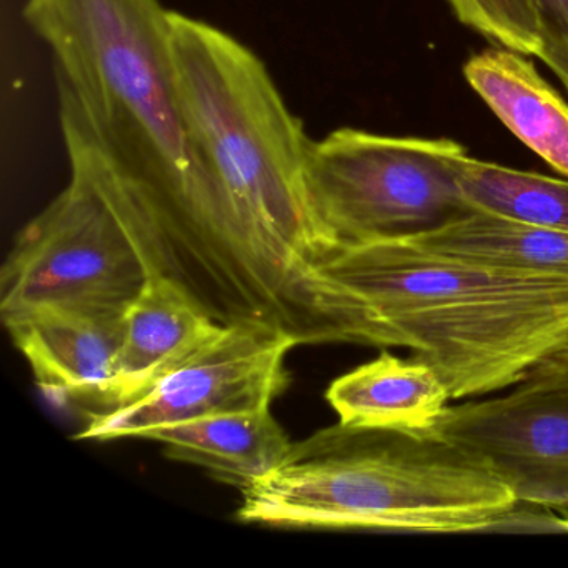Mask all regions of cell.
<instances>
[{"label": "cell", "instance_id": "6da1fadb", "mask_svg": "<svg viewBox=\"0 0 568 568\" xmlns=\"http://www.w3.org/2000/svg\"><path fill=\"white\" fill-rule=\"evenodd\" d=\"M94 135L72 151L124 221L152 274L184 288L219 324L285 334L291 312L262 268L205 161L179 89L171 11L161 0H26Z\"/></svg>", "mask_w": 568, "mask_h": 568}, {"label": "cell", "instance_id": "7a4b0ae2", "mask_svg": "<svg viewBox=\"0 0 568 568\" xmlns=\"http://www.w3.org/2000/svg\"><path fill=\"white\" fill-rule=\"evenodd\" d=\"M314 291L328 344L408 348L452 398L521 384L568 345V277L487 267L408 239L332 245Z\"/></svg>", "mask_w": 568, "mask_h": 568}, {"label": "cell", "instance_id": "3957f363", "mask_svg": "<svg viewBox=\"0 0 568 568\" xmlns=\"http://www.w3.org/2000/svg\"><path fill=\"white\" fill-rule=\"evenodd\" d=\"M179 89L195 141L262 268L301 332L327 344L314 267L328 244L312 211V139L254 51L222 29L171 11Z\"/></svg>", "mask_w": 568, "mask_h": 568}, {"label": "cell", "instance_id": "277c9868", "mask_svg": "<svg viewBox=\"0 0 568 568\" xmlns=\"http://www.w3.org/2000/svg\"><path fill=\"white\" fill-rule=\"evenodd\" d=\"M242 491L244 524L288 530L480 534L517 501L475 455L425 432L332 425Z\"/></svg>", "mask_w": 568, "mask_h": 568}, {"label": "cell", "instance_id": "5b68a950", "mask_svg": "<svg viewBox=\"0 0 568 568\" xmlns=\"http://www.w3.org/2000/svg\"><path fill=\"white\" fill-rule=\"evenodd\" d=\"M467 149L450 139L344 128L312 141L307 187L328 247L404 241L471 211L458 184Z\"/></svg>", "mask_w": 568, "mask_h": 568}, {"label": "cell", "instance_id": "8992f818", "mask_svg": "<svg viewBox=\"0 0 568 568\" xmlns=\"http://www.w3.org/2000/svg\"><path fill=\"white\" fill-rule=\"evenodd\" d=\"M124 221L88 172L22 229L0 278V315L44 307H128L152 277Z\"/></svg>", "mask_w": 568, "mask_h": 568}, {"label": "cell", "instance_id": "52a82bcc", "mask_svg": "<svg viewBox=\"0 0 568 568\" xmlns=\"http://www.w3.org/2000/svg\"><path fill=\"white\" fill-rule=\"evenodd\" d=\"M297 345L294 337L272 325H224L201 351L128 404L89 415L75 438H141L164 425L271 407L291 384L285 361Z\"/></svg>", "mask_w": 568, "mask_h": 568}, {"label": "cell", "instance_id": "ba28073f", "mask_svg": "<svg viewBox=\"0 0 568 568\" xmlns=\"http://www.w3.org/2000/svg\"><path fill=\"white\" fill-rule=\"evenodd\" d=\"M430 434L475 455L517 500L568 507V392L517 385L448 407Z\"/></svg>", "mask_w": 568, "mask_h": 568}, {"label": "cell", "instance_id": "9c48e42d", "mask_svg": "<svg viewBox=\"0 0 568 568\" xmlns=\"http://www.w3.org/2000/svg\"><path fill=\"white\" fill-rule=\"evenodd\" d=\"M125 308L44 307L4 325L52 402L91 410L114 377Z\"/></svg>", "mask_w": 568, "mask_h": 568}, {"label": "cell", "instance_id": "30bf717a", "mask_svg": "<svg viewBox=\"0 0 568 568\" xmlns=\"http://www.w3.org/2000/svg\"><path fill=\"white\" fill-rule=\"evenodd\" d=\"M219 324L171 278L152 275L124 315L114 377L89 415L128 404L212 341Z\"/></svg>", "mask_w": 568, "mask_h": 568}, {"label": "cell", "instance_id": "8fae6325", "mask_svg": "<svg viewBox=\"0 0 568 568\" xmlns=\"http://www.w3.org/2000/svg\"><path fill=\"white\" fill-rule=\"evenodd\" d=\"M325 397L341 424L425 434L447 410L452 392L422 358L382 352L332 382Z\"/></svg>", "mask_w": 568, "mask_h": 568}, {"label": "cell", "instance_id": "7c38bea8", "mask_svg": "<svg viewBox=\"0 0 568 568\" xmlns=\"http://www.w3.org/2000/svg\"><path fill=\"white\" fill-rule=\"evenodd\" d=\"M464 75L518 141L568 179V104L527 55L490 48L465 62Z\"/></svg>", "mask_w": 568, "mask_h": 568}, {"label": "cell", "instance_id": "4fadbf2b", "mask_svg": "<svg viewBox=\"0 0 568 568\" xmlns=\"http://www.w3.org/2000/svg\"><path fill=\"white\" fill-rule=\"evenodd\" d=\"M141 438L159 442L165 457L197 465L241 490L274 471L292 447L271 407L164 425L151 428Z\"/></svg>", "mask_w": 568, "mask_h": 568}, {"label": "cell", "instance_id": "5bb4252c", "mask_svg": "<svg viewBox=\"0 0 568 568\" xmlns=\"http://www.w3.org/2000/svg\"><path fill=\"white\" fill-rule=\"evenodd\" d=\"M408 241L487 267L568 277V232L481 209L474 207L457 221Z\"/></svg>", "mask_w": 568, "mask_h": 568}, {"label": "cell", "instance_id": "9a60e30c", "mask_svg": "<svg viewBox=\"0 0 568 568\" xmlns=\"http://www.w3.org/2000/svg\"><path fill=\"white\" fill-rule=\"evenodd\" d=\"M458 184L471 207L568 232V179L465 158Z\"/></svg>", "mask_w": 568, "mask_h": 568}, {"label": "cell", "instance_id": "2e32d148", "mask_svg": "<svg viewBox=\"0 0 568 568\" xmlns=\"http://www.w3.org/2000/svg\"><path fill=\"white\" fill-rule=\"evenodd\" d=\"M462 24L495 44L540 59L541 28L534 0H448Z\"/></svg>", "mask_w": 568, "mask_h": 568}, {"label": "cell", "instance_id": "e0dca14e", "mask_svg": "<svg viewBox=\"0 0 568 568\" xmlns=\"http://www.w3.org/2000/svg\"><path fill=\"white\" fill-rule=\"evenodd\" d=\"M480 534H568V511L554 505L517 500Z\"/></svg>", "mask_w": 568, "mask_h": 568}, {"label": "cell", "instance_id": "ac0fdd59", "mask_svg": "<svg viewBox=\"0 0 568 568\" xmlns=\"http://www.w3.org/2000/svg\"><path fill=\"white\" fill-rule=\"evenodd\" d=\"M540 18V61L568 91V0H534Z\"/></svg>", "mask_w": 568, "mask_h": 568}, {"label": "cell", "instance_id": "d6986e66", "mask_svg": "<svg viewBox=\"0 0 568 568\" xmlns=\"http://www.w3.org/2000/svg\"><path fill=\"white\" fill-rule=\"evenodd\" d=\"M527 387L554 388L568 392V345L547 361L541 362L521 384Z\"/></svg>", "mask_w": 568, "mask_h": 568}]
</instances>
